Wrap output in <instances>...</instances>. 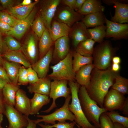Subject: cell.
Listing matches in <instances>:
<instances>
[{"label": "cell", "instance_id": "d590c367", "mask_svg": "<svg viewBox=\"0 0 128 128\" xmlns=\"http://www.w3.org/2000/svg\"><path fill=\"white\" fill-rule=\"evenodd\" d=\"M105 114L111 119L113 123H117L123 125L126 128H128V118L122 116L117 111H107Z\"/></svg>", "mask_w": 128, "mask_h": 128}, {"label": "cell", "instance_id": "bcb514c9", "mask_svg": "<svg viewBox=\"0 0 128 128\" xmlns=\"http://www.w3.org/2000/svg\"><path fill=\"white\" fill-rule=\"evenodd\" d=\"M61 1L67 6L74 10L76 0H63Z\"/></svg>", "mask_w": 128, "mask_h": 128}, {"label": "cell", "instance_id": "9a60e30c", "mask_svg": "<svg viewBox=\"0 0 128 128\" xmlns=\"http://www.w3.org/2000/svg\"><path fill=\"white\" fill-rule=\"evenodd\" d=\"M69 35L75 48L81 42L91 39L87 28L82 21L77 22L72 26Z\"/></svg>", "mask_w": 128, "mask_h": 128}, {"label": "cell", "instance_id": "f907efd6", "mask_svg": "<svg viewBox=\"0 0 128 128\" xmlns=\"http://www.w3.org/2000/svg\"><path fill=\"white\" fill-rule=\"evenodd\" d=\"M5 103L3 97L0 93V112L2 113H4L5 111Z\"/></svg>", "mask_w": 128, "mask_h": 128}, {"label": "cell", "instance_id": "30bf717a", "mask_svg": "<svg viewBox=\"0 0 128 128\" xmlns=\"http://www.w3.org/2000/svg\"><path fill=\"white\" fill-rule=\"evenodd\" d=\"M4 113L9 123L7 128H25L27 126L28 121L26 116L14 106L5 103Z\"/></svg>", "mask_w": 128, "mask_h": 128}, {"label": "cell", "instance_id": "603a6c76", "mask_svg": "<svg viewBox=\"0 0 128 128\" xmlns=\"http://www.w3.org/2000/svg\"><path fill=\"white\" fill-rule=\"evenodd\" d=\"M94 68L93 63L81 67L75 73V79L76 82L81 86L87 87L90 83L91 73Z\"/></svg>", "mask_w": 128, "mask_h": 128}, {"label": "cell", "instance_id": "7dc6e473", "mask_svg": "<svg viewBox=\"0 0 128 128\" xmlns=\"http://www.w3.org/2000/svg\"><path fill=\"white\" fill-rule=\"evenodd\" d=\"M0 77L6 80L8 83H12L4 68L0 67Z\"/></svg>", "mask_w": 128, "mask_h": 128}, {"label": "cell", "instance_id": "b9f144b4", "mask_svg": "<svg viewBox=\"0 0 128 128\" xmlns=\"http://www.w3.org/2000/svg\"><path fill=\"white\" fill-rule=\"evenodd\" d=\"M27 76L29 84H33L38 80L39 78L36 72L32 67L27 69Z\"/></svg>", "mask_w": 128, "mask_h": 128}, {"label": "cell", "instance_id": "7402d4cb", "mask_svg": "<svg viewBox=\"0 0 128 128\" xmlns=\"http://www.w3.org/2000/svg\"><path fill=\"white\" fill-rule=\"evenodd\" d=\"M51 81L48 77L39 78L38 81L32 84H29L27 89L29 92L36 93L46 95L49 96Z\"/></svg>", "mask_w": 128, "mask_h": 128}, {"label": "cell", "instance_id": "f546056e", "mask_svg": "<svg viewBox=\"0 0 128 128\" xmlns=\"http://www.w3.org/2000/svg\"><path fill=\"white\" fill-rule=\"evenodd\" d=\"M2 65L11 83L17 85L19 70L21 65L5 60L3 61Z\"/></svg>", "mask_w": 128, "mask_h": 128}, {"label": "cell", "instance_id": "8992f818", "mask_svg": "<svg viewBox=\"0 0 128 128\" xmlns=\"http://www.w3.org/2000/svg\"><path fill=\"white\" fill-rule=\"evenodd\" d=\"M71 99L70 95L65 99V101L63 105L60 108L57 109L52 113L47 115L37 114L36 116L41 118L40 119L34 120L35 123L37 124L40 122H44L46 125L51 124L53 125L56 123L57 121L61 123H63L67 120L72 122L74 121L75 117L70 111L69 105Z\"/></svg>", "mask_w": 128, "mask_h": 128}, {"label": "cell", "instance_id": "91938a15", "mask_svg": "<svg viewBox=\"0 0 128 128\" xmlns=\"http://www.w3.org/2000/svg\"><path fill=\"white\" fill-rule=\"evenodd\" d=\"M3 60L1 56V54L0 53V65H2Z\"/></svg>", "mask_w": 128, "mask_h": 128}, {"label": "cell", "instance_id": "6125c7cd", "mask_svg": "<svg viewBox=\"0 0 128 128\" xmlns=\"http://www.w3.org/2000/svg\"><path fill=\"white\" fill-rule=\"evenodd\" d=\"M85 128L82 127H78V128Z\"/></svg>", "mask_w": 128, "mask_h": 128}, {"label": "cell", "instance_id": "6f0895ef", "mask_svg": "<svg viewBox=\"0 0 128 128\" xmlns=\"http://www.w3.org/2000/svg\"><path fill=\"white\" fill-rule=\"evenodd\" d=\"M3 48V42L2 39L1 37H0V53L2 51Z\"/></svg>", "mask_w": 128, "mask_h": 128}, {"label": "cell", "instance_id": "cb8c5ba5", "mask_svg": "<svg viewBox=\"0 0 128 128\" xmlns=\"http://www.w3.org/2000/svg\"><path fill=\"white\" fill-rule=\"evenodd\" d=\"M4 56L6 61L18 63L26 68L32 67L29 60L19 50H9L5 53Z\"/></svg>", "mask_w": 128, "mask_h": 128}, {"label": "cell", "instance_id": "d4e9b609", "mask_svg": "<svg viewBox=\"0 0 128 128\" xmlns=\"http://www.w3.org/2000/svg\"><path fill=\"white\" fill-rule=\"evenodd\" d=\"M103 12H97L86 15L81 21L87 28L94 27L105 23V17Z\"/></svg>", "mask_w": 128, "mask_h": 128}, {"label": "cell", "instance_id": "c3c4849f", "mask_svg": "<svg viewBox=\"0 0 128 128\" xmlns=\"http://www.w3.org/2000/svg\"><path fill=\"white\" fill-rule=\"evenodd\" d=\"M85 0H76L74 10L78 12L81 9Z\"/></svg>", "mask_w": 128, "mask_h": 128}, {"label": "cell", "instance_id": "1f68e13d", "mask_svg": "<svg viewBox=\"0 0 128 128\" xmlns=\"http://www.w3.org/2000/svg\"><path fill=\"white\" fill-rule=\"evenodd\" d=\"M96 42L91 39L81 42L75 48V51L85 56H92L94 44Z\"/></svg>", "mask_w": 128, "mask_h": 128}, {"label": "cell", "instance_id": "4316f807", "mask_svg": "<svg viewBox=\"0 0 128 128\" xmlns=\"http://www.w3.org/2000/svg\"><path fill=\"white\" fill-rule=\"evenodd\" d=\"M105 7L98 0H85L82 8L77 12L83 16L97 12H103Z\"/></svg>", "mask_w": 128, "mask_h": 128}, {"label": "cell", "instance_id": "680465c9", "mask_svg": "<svg viewBox=\"0 0 128 128\" xmlns=\"http://www.w3.org/2000/svg\"><path fill=\"white\" fill-rule=\"evenodd\" d=\"M3 119V115L2 113L0 112V126H1V123Z\"/></svg>", "mask_w": 128, "mask_h": 128}, {"label": "cell", "instance_id": "be15d7a7", "mask_svg": "<svg viewBox=\"0 0 128 128\" xmlns=\"http://www.w3.org/2000/svg\"><path fill=\"white\" fill-rule=\"evenodd\" d=\"M0 128H2L1 126H0Z\"/></svg>", "mask_w": 128, "mask_h": 128}, {"label": "cell", "instance_id": "e575fe53", "mask_svg": "<svg viewBox=\"0 0 128 128\" xmlns=\"http://www.w3.org/2000/svg\"><path fill=\"white\" fill-rule=\"evenodd\" d=\"M31 26L35 34L39 38L40 37L46 28L39 14L35 17Z\"/></svg>", "mask_w": 128, "mask_h": 128}, {"label": "cell", "instance_id": "277c9868", "mask_svg": "<svg viewBox=\"0 0 128 128\" xmlns=\"http://www.w3.org/2000/svg\"><path fill=\"white\" fill-rule=\"evenodd\" d=\"M68 84L71 94V99L69 108L75 117L74 122L76 124L78 127L96 128L87 120L82 111L78 97L80 85L74 81L69 82Z\"/></svg>", "mask_w": 128, "mask_h": 128}, {"label": "cell", "instance_id": "ee69618b", "mask_svg": "<svg viewBox=\"0 0 128 128\" xmlns=\"http://www.w3.org/2000/svg\"><path fill=\"white\" fill-rule=\"evenodd\" d=\"M14 1L13 0H0V4L3 8L7 9L13 6Z\"/></svg>", "mask_w": 128, "mask_h": 128}, {"label": "cell", "instance_id": "d6a6232c", "mask_svg": "<svg viewBox=\"0 0 128 128\" xmlns=\"http://www.w3.org/2000/svg\"><path fill=\"white\" fill-rule=\"evenodd\" d=\"M106 26L104 24L91 28H87L91 39L99 43L104 41L105 37Z\"/></svg>", "mask_w": 128, "mask_h": 128}, {"label": "cell", "instance_id": "f6af8a7d", "mask_svg": "<svg viewBox=\"0 0 128 128\" xmlns=\"http://www.w3.org/2000/svg\"><path fill=\"white\" fill-rule=\"evenodd\" d=\"M120 110L122 111L123 114L128 115V97L126 98L123 105Z\"/></svg>", "mask_w": 128, "mask_h": 128}, {"label": "cell", "instance_id": "60d3db41", "mask_svg": "<svg viewBox=\"0 0 128 128\" xmlns=\"http://www.w3.org/2000/svg\"><path fill=\"white\" fill-rule=\"evenodd\" d=\"M37 124L42 128H74L76 123L74 121L71 123L66 122L63 123L58 122L57 123L51 125H44L40 123Z\"/></svg>", "mask_w": 128, "mask_h": 128}, {"label": "cell", "instance_id": "4dcf8cb0", "mask_svg": "<svg viewBox=\"0 0 128 128\" xmlns=\"http://www.w3.org/2000/svg\"><path fill=\"white\" fill-rule=\"evenodd\" d=\"M72 66L73 72L75 73L82 67L92 64V56H83L75 51L73 52Z\"/></svg>", "mask_w": 128, "mask_h": 128}, {"label": "cell", "instance_id": "836d02e7", "mask_svg": "<svg viewBox=\"0 0 128 128\" xmlns=\"http://www.w3.org/2000/svg\"><path fill=\"white\" fill-rule=\"evenodd\" d=\"M111 89L116 90L124 95L128 93V79L118 74L116 76Z\"/></svg>", "mask_w": 128, "mask_h": 128}, {"label": "cell", "instance_id": "2e32d148", "mask_svg": "<svg viewBox=\"0 0 128 128\" xmlns=\"http://www.w3.org/2000/svg\"><path fill=\"white\" fill-rule=\"evenodd\" d=\"M53 50L52 47L45 55L32 65V68L36 72L39 78L46 77L53 58Z\"/></svg>", "mask_w": 128, "mask_h": 128}, {"label": "cell", "instance_id": "5bb4252c", "mask_svg": "<svg viewBox=\"0 0 128 128\" xmlns=\"http://www.w3.org/2000/svg\"><path fill=\"white\" fill-rule=\"evenodd\" d=\"M126 98L124 95L119 91L111 89L105 96L103 108L107 111L120 110Z\"/></svg>", "mask_w": 128, "mask_h": 128}, {"label": "cell", "instance_id": "83f0119b", "mask_svg": "<svg viewBox=\"0 0 128 128\" xmlns=\"http://www.w3.org/2000/svg\"><path fill=\"white\" fill-rule=\"evenodd\" d=\"M39 39L38 48L40 59L43 57L48 52L52 47L54 42L52 40L48 29L47 28Z\"/></svg>", "mask_w": 128, "mask_h": 128}, {"label": "cell", "instance_id": "ac0fdd59", "mask_svg": "<svg viewBox=\"0 0 128 128\" xmlns=\"http://www.w3.org/2000/svg\"><path fill=\"white\" fill-rule=\"evenodd\" d=\"M54 43L55 47L53 50V58L59 61L64 59L70 51L68 36L59 38Z\"/></svg>", "mask_w": 128, "mask_h": 128}, {"label": "cell", "instance_id": "5b68a950", "mask_svg": "<svg viewBox=\"0 0 128 128\" xmlns=\"http://www.w3.org/2000/svg\"><path fill=\"white\" fill-rule=\"evenodd\" d=\"M73 52L70 51L64 59L50 66L52 72L48 76V77L53 80L74 82L75 73L73 68Z\"/></svg>", "mask_w": 128, "mask_h": 128}, {"label": "cell", "instance_id": "ba28073f", "mask_svg": "<svg viewBox=\"0 0 128 128\" xmlns=\"http://www.w3.org/2000/svg\"><path fill=\"white\" fill-rule=\"evenodd\" d=\"M38 38L35 34L31 33L21 45L19 50L29 60L32 65L38 60L39 57Z\"/></svg>", "mask_w": 128, "mask_h": 128}, {"label": "cell", "instance_id": "f5cc1de1", "mask_svg": "<svg viewBox=\"0 0 128 128\" xmlns=\"http://www.w3.org/2000/svg\"><path fill=\"white\" fill-rule=\"evenodd\" d=\"M112 61L113 63L119 64L121 62V59L119 56H114L112 58Z\"/></svg>", "mask_w": 128, "mask_h": 128}, {"label": "cell", "instance_id": "484cf974", "mask_svg": "<svg viewBox=\"0 0 128 128\" xmlns=\"http://www.w3.org/2000/svg\"><path fill=\"white\" fill-rule=\"evenodd\" d=\"M50 99L49 96L45 95L35 93L31 99V110L30 115L37 114L44 105L49 103Z\"/></svg>", "mask_w": 128, "mask_h": 128}, {"label": "cell", "instance_id": "94428289", "mask_svg": "<svg viewBox=\"0 0 128 128\" xmlns=\"http://www.w3.org/2000/svg\"><path fill=\"white\" fill-rule=\"evenodd\" d=\"M1 36H2L1 33V32L0 31V37H1Z\"/></svg>", "mask_w": 128, "mask_h": 128}, {"label": "cell", "instance_id": "f1b7e54d", "mask_svg": "<svg viewBox=\"0 0 128 128\" xmlns=\"http://www.w3.org/2000/svg\"><path fill=\"white\" fill-rule=\"evenodd\" d=\"M19 86L12 83H8L2 89L3 96L5 103L14 106L16 93Z\"/></svg>", "mask_w": 128, "mask_h": 128}, {"label": "cell", "instance_id": "f35d334b", "mask_svg": "<svg viewBox=\"0 0 128 128\" xmlns=\"http://www.w3.org/2000/svg\"><path fill=\"white\" fill-rule=\"evenodd\" d=\"M28 83L27 69L21 66L19 70L17 85H27Z\"/></svg>", "mask_w": 128, "mask_h": 128}, {"label": "cell", "instance_id": "816d5d0a", "mask_svg": "<svg viewBox=\"0 0 128 128\" xmlns=\"http://www.w3.org/2000/svg\"><path fill=\"white\" fill-rule=\"evenodd\" d=\"M111 69L112 71L115 73H118L120 69V66L119 64L113 63Z\"/></svg>", "mask_w": 128, "mask_h": 128}, {"label": "cell", "instance_id": "ab89813d", "mask_svg": "<svg viewBox=\"0 0 128 128\" xmlns=\"http://www.w3.org/2000/svg\"><path fill=\"white\" fill-rule=\"evenodd\" d=\"M99 121L100 128H114V123L105 113L101 115Z\"/></svg>", "mask_w": 128, "mask_h": 128}, {"label": "cell", "instance_id": "4fadbf2b", "mask_svg": "<svg viewBox=\"0 0 128 128\" xmlns=\"http://www.w3.org/2000/svg\"><path fill=\"white\" fill-rule=\"evenodd\" d=\"M84 16L67 6L57 10L54 18L71 27L75 23L81 20Z\"/></svg>", "mask_w": 128, "mask_h": 128}, {"label": "cell", "instance_id": "9c48e42d", "mask_svg": "<svg viewBox=\"0 0 128 128\" xmlns=\"http://www.w3.org/2000/svg\"><path fill=\"white\" fill-rule=\"evenodd\" d=\"M37 12V9L35 7L27 16L23 19H19L12 27L11 30L5 34L18 39L21 38L32 26L36 16Z\"/></svg>", "mask_w": 128, "mask_h": 128}, {"label": "cell", "instance_id": "db71d44e", "mask_svg": "<svg viewBox=\"0 0 128 128\" xmlns=\"http://www.w3.org/2000/svg\"><path fill=\"white\" fill-rule=\"evenodd\" d=\"M8 82L3 78L0 77V90H2Z\"/></svg>", "mask_w": 128, "mask_h": 128}, {"label": "cell", "instance_id": "8fae6325", "mask_svg": "<svg viewBox=\"0 0 128 128\" xmlns=\"http://www.w3.org/2000/svg\"><path fill=\"white\" fill-rule=\"evenodd\" d=\"M61 0H43L41 5L39 14L43 21L46 28L49 29L54 18L58 7Z\"/></svg>", "mask_w": 128, "mask_h": 128}, {"label": "cell", "instance_id": "74e56055", "mask_svg": "<svg viewBox=\"0 0 128 128\" xmlns=\"http://www.w3.org/2000/svg\"><path fill=\"white\" fill-rule=\"evenodd\" d=\"M0 19L12 27L14 26L19 20L5 11H0Z\"/></svg>", "mask_w": 128, "mask_h": 128}, {"label": "cell", "instance_id": "681fc988", "mask_svg": "<svg viewBox=\"0 0 128 128\" xmlns=\"http://www.w3.org/2000/svg\"><path fill=\"white\" fill-rule=\"evenodd\" d=\"M28 121V124L25 128H37L36 125L34 120L30 119L28 116H25Z\"/></svg>", "mask_w": 128, "mask_h": 128}, {"label": "cell", "instance_id": "7c38bea8", "mask_svg": "<svg viewBox=\"0 0 128 128\" xmlns=\"http://www.w3.org/2000/svg\"><path fill=\"white\" fill-rule=\"evenodd\" d=\"M106 38H113L115 40L127 39L128 37V24L114 22L105 17Z\"/></svg>", "mask_w": 128, "mask_h": 128}, {"label": "cell", "instance_id": "d6986e66", "mask_svg": "<svg viewBox=\"0 0 128 128\" xmlns=\"http://www.w3.org/2000/svg\"><path fill=\"white\" fill-rule=\"evenodd\" d=\"M70 29L66 24L57 20H53L48 29L50 36L54 42L62 37L68 36Z\"/></svg>", "mask_w": 128, "mask_h": 128}, {"label": "cell", "instance_id": "ffe728a7", "mask_svg": "<svg viewBox=\"0 0 128 128\" xmlns=\"http://www.w3.org/2000/svg\"><path fill=\"white\" fill-rule=\"evenodd\" d=\"M39 2V0H35L27 5H22L19 4L7 9L6 11L16 18L23 19L28 15Z\"/></svg>", "mask_w": 128, "mask_h": 128}, {"label": "cell", "instance_id": "7a4b0ae2", "mask_svg": "<svg viewBox=\"0 0 128 128\" xmlns=\"http://www.w3.org/2000/svg\"><path fill=\"white\" fill-rule=\"evenodd\" d=\"M78 97L82 111L87 119L90 123H93L96 128H100V116L107 111L103 108L100 107L91 98L84 86L80 87Z\"/></svg>", "mask_w": 128, "mask_h": 128}, {"label": "cell", "instance_id": "52a82bcc", "mask_svg": "<svg viewBox=\"0 0 128 128\" xmlns=\"http://www.w3.org/2000/svg\"><path fill=\"white\" fill-rule=\"evenodd\" d=\"M68 82V81L64 80H53L51 82L49 96L52 99V102L49 108L41 112H50L57 107L55 101L57 98L63 97L66 99L70 95L71 91L69 87H67Z\"/></svg>", "mask_w": 128, "mask_h": 128}, {"label": "cell", "instance_id": "3957f363", "mask_svg": "<svg viewBox=\"0 0 128 128\" xmlns=\"http://www.w3.org/2000/svg\"><path fill=\"white\" fill-rule=\"evenodd\" d=\"M116 50V48L113 47L110 41L108 40L97 45L94 48L92 56L95 68L105 70L110 67Z\"/></svg>", "mask_w": 128, "mask_h": 128}, {"label": "cell", "instance_id": "11a10c76", "mask_svg": "<svg viewBox=\"0 0 128 128\" xmlns=\"http://www.w3.org/2000/svg\"><path fill=\"white\" fill-rule=\"evenodd\" d=\"M31 0H24L19 5H27L32 3Z\"/></svg>", "mask_w": 128, "mask_h": 128}, {"label": "cell", "instance_id": "8d00e7d4", "mask_svg": "<svg viewBox=\"0 0 128 128\" xmlns=\"http://www.w3.org/2000/svg\"><path fill=\"white\" fill-rule=\"evenodd\" d=\"M4 42L7 47L10 51L20 50L21 46L20 43L12 36L7 35L4 38Z\"/></svg>", "mask_w": 128, "mask_h": 128}, {"label": "cell", "instance_id": "e0dca14e", "mask_svg": "<svg viewBox=\"0 0 128 128\" xmlns=\"http://www.w3.org/2000/svg\"><path fill=\"white\" fill-rule=\"evenodd\" d=\"M14 107L19 112L26 116L30 115L31 99L27 95L25 92L19 88L15 96Z\"/></svg>", "mask_w": 128, "mask_h": 128}, {"label": "cell", "instance_id": "44dd1931", "mask_svg": "<svg viewBox=\"0 0 128 128\" xmlns=\"http://www.w3.org/2000/svg\"><path fill=\"white\" fill-rule=\"evenodd\" d=\"M112 1L114 5L115 13L112 16L111 21L123 24L128 22V5L115 0Z\"/></svg>", "mask_w": 128, "mask_h": 128}, {"label": "cell", "instance_id": "6da1fadb", "mask_svg": "<svg viewBox=\"0 0 128 128\" xmlns=\"http://www.w3.org/2000/svg\"><path fill=\"white\" fill-rule=\"evenodd\" d=\"M118 74L110 67L105 70L95 68L92 70L90 83L86 88L90 97L100 107L103 108L104 98Z\"/></svg>", "mask_w": 128, "mask_h": 128}, {"label": "cell", "instance_id": "7bdbcfd3", "mask_svg": "<svg viewBox=\"0 0 128 128\" xmlns=\"http://www.w3.org/2000/svg\"><path fill=\"white\" fill-rule=\"evenodd\" d=\"M12 27L0 19V31L1 33H5L11 30Z\"/></svg>", "mask_w": 128, "mask_h": 128}, {"label": "cell", "instance_id": "9f6ffc18", "mask_svg": "<svg viewBox=\"0 0 128 128\" xmlns=\"http://www.w3.org/2000/svg\"><path fill=\"white\" fill-rule=\"evenodd\" d=\"M114 128H126L123 125L117 123H114Z\"/></svg>", "mask_w": 128, "mask_h": 128}]
</instances>
